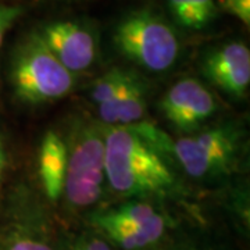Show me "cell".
<instances>
[{
    "instance_id": "cell-12",
    "label": "cell",
    "mask_w": 250,
    "mask_h": 250,
    "mask_svg": "<svg viewBox=\"0 0 250 250\" xmlns=\"http://www.w3.org/2000/svg\"><path fill=\"white\" fill-rule=\"evenodd\" d=\"M175 22L188 29H203L217 17L215 0H168Z\"/></svg>"
},
{
    "instance_id": "cell-15",
    "label": "cell",
    "mask_w": 250,
    "mask_h": 250,
    "mask_svg": "<svg viewBox=\"0 0 250 250\" xmlns=\"http://www.w3.org/2000/svg\"><path fill=\"white\" fill-rule=\"evenodd\" d=\"M6 250H52V248L45 241L27 235V233H17L7 245Z\"/></svg>"
},
{
    "instance_id": "cell-2",
    "label": "cell",
    "mask_w": 250,
    "mask_h": 250,
    "mask_svg": "<svg viewBox=\"0 0 250 250\" xmlns=\"http://www.w3.org/2000/svg\"><path fill=\"white\" fill-rule=\"evenodd\" d=\"M11 83L21 102L43 104L64 98L71 92L74 74L59 62L38 32H32L18 45L14 53Z\"/></svg>"
},
{
    "instance_id": "cell-19",
    "label": "cell",
    "mask_w": 250,
    "mask_h": 250,
    "mask_svg": "<svg viewBox=\"0 0 250 250\" xmlns=\"http://www.w3.org/2000/svg\"><path fill=\"white\" fill-rule=\"evenodd\" d=\"M6 170V150H4V145L0 138V179L3 177V172Z\"/></svg>"
},
{
    "instance_id": "cell-5",
    "label": "cell",
    "mask_w": 250,
    "mask_h": 250,
    "mask_svg": "<svg viewBox=\"0 0 250 250\" xmlns=\"http://www.w3.org/2000/svg\"><path fill=\"white\" fill-rule=\"evenodd\" d=\"M241 146V134L232 126H215L172 143V154L188 175L208 178L233 166Z\"/></svg>"
},
{
    "instance_id": "cell-7",
    "label": "cell",
    "mask_w": 250,
    "mask_h": 250,
    "mask_svg": "<svg viewBox=\"0 0 250 250\" xmlns=\"http://www.w3.org/2000/svg\"><path fill=\"white\" fill-rule=\"evenodd\" d=\"M38 35L65 70L82 72L96 60V39L88 28L74 21H54Z\"/></svg>"
},
{
    "instance_id": "cell-3",
    "label": "cell",
    "mask_w": 250,
    "mask_h": 250,
    "mask_svg": "<svg viewBox=\"0 0 250 250\" xmlns=\"http://www.w3.org/2000/svg\"><path fill=\"white\" fill-rule=\"evenodd\" d=\"M114 43L125 59L153 72L170 70L181 50L174 28L147 9L132 11L118 22Z\"/></svg>"
},
{
    "instance_id": "cell-4",
    "label": "cell",
    "mask_w": 250,
    "mask_h": 250,
    "mask_svg": "<svg viewBox=\"0 0 250 250\" xmlns=\"http://www.w3.org/2000/svg\"><path fill=\"white\" fill-rule=\"evenodd\" d=\"M67 152L64 193L68 203L77 208L95 205L107 181L104 135L92 126L82 128L72 136Z\"/></svg>"
},
{
    "instance_id": "cell-9",
    "label": "cell",
    "mask_w": 250,
    "mask_h": 250,
    "mask_svg": "<svg viewBox=\"0 0 250 250\" xmlns=\"http://www.w3.org/2000/svg\"><path fill=\"white\" fill-rule=\"evenodd\" d=\"M67 143L56 132H47L39 149V178L50 200H59L64 193L67 174Z\"/></svg>"
},
{
    "instance_id": "cell-6",
    "label": "cell",
    "mask_w": 250,
    "mask_h": 250,
    "mask_svg": "<svg viewBox=\"0 0 250 250\" xmlns=\"http://www.w3.org/2000/svg\"><path fill=\"white\" fill-rule=\"evenodd\" d=\"M215 108L210 90L195 78L178 81L160 100L163 116L182 132L195 131L214 114Z\"/></svg>"
},
{
    "instance_id": "cell-11",
    "label": "cell",
    "mask_w": 250,
    "mask_h": 250,
    "mask_svg": "<svg viewBox=\"0 0 250 250\" xmlns=\"http://www.w3.org/2000/svg\"><path fill=\"white\" fill-rule=\"evenodd\" d=\"M93 223H104L157 233L164 236L166 218L147 203H129L95 217Z\"/></svg>"
},
{
    "instance_id": "cell-13",
    "label": "cell",
    "mask_w": 250,
    "mask_h": 250,
    "mask_svg": "<svg viewBox=\"0 0 250 250\" xmlns=\"http://www.w3.org/2000/svg\"><path fill=\"white\" fill-rule=\"evenodd\" d=\"M138 80L139 77L135 72L121 70V68H113L98 78V81L93 83L92 90H90L92 102L96 106L103 104L113 98H116L120 92L131 86Z\"/></svg>"
},
{
    "instance_id": "cell-8",
    "label": "cell",
    "mask_w": 250,
    "mask_h": 250,
    "mask_svg": "<svg viewBox=\"0 0 250 250\" xmlns=\"http://www.w3.org/2000/svg\"><path fill=\"white\" fill-rule=\"evenodd\" d=\"M205 77L232 98H242L250 85V50L243 42L232 41L214 47L202 62Z\"/></svg>"
},
{
    "instance_id": "cell-17",
    "label": "cell",
    "mask_w": 250,
    "mask_h": 250,
    "mask_svg": "<svg viewBox=\"0 0 250 250\" xmlns=\"http://www.w3.org/2000/svg\"><path fill=\"white\" fill-rule=\"evenodd\" d=\"M22 14V9L17 6H0V46L3 43V39L7 34L13 24Z\"/></svg>"
},
{
    "instance_id": "cell-1",
    "label": "cell",
    "mask_w": 250,
    "mask_h": 250,
    "mask_svg": "<svg viewBox=\"0 0 250 250\" xmlns=\"http://www.w3.org/2000/svg\"><path fill=\"white\" fill-rule=\"evenodd\" d=\"M106 178L117 193L129 197L168 195L177 178L167 161L172 143L149 123L113 126L104 135ZM174 156V154H172Z\"/></svg>"
},
{
    "instance_id": "cell-14",
    "label": "cell",
    "mask_w": 250,
    "mask_h": 250,
    "mask_svg": "<svg viewBox=\"0 0 250 250\" xmlns=\"http://www.w3.org/2000/svg\"><path fill=\"white\" fill-rule=\"evenodd\" d=\"M100 231L107 235L111 241L124 250H142L149 248L150 245H154L160 241L163 236L157 233L149 232V231H141L134 228H126L113 224L98 223L95 224Z\"/></svg>"
},
{
    "instance_id": "cell-10",
    "label": "cell",
    "mask_w": 250,
    "mask_h": 250,
    "mask_svg": "<svg viewBox=\"0 0 250 250\" xmlns=\"http://www.w3.org/2000/svg\"><path fill=\"white\" fill-rule=\"evenodd\" d=\"M146 88L142 80L120 92L116 98L98 106V113L103 123L113 126H126L142 121L146 116L147 102L145 98Z\"/></svg>"
},
{
    "instance_id": "cell-18",
    "label": "cell",
    "mask_w": 250,
    "mask_h": 250,
    "mask_svg": "<svg viewBox=\"0 0 250 250\" xmlns=\"http://www.w3.org/2000/svg\"><path fill=\"white\" fill-rule=\"evenodd\" d=\"M75 250H111L108 246L107 242L102 241V239H86L81 243L80 246H77Z\"/></svg>"
},
{
    "instance_id": "cell-16",
    "label": "cell",
    "mask_w": 250,
    "mask_h": 250,
    "mask_svg": "<svg viewBox=\"0 0 250 250\" xmlns=\"http://www.w3.org/2000/svg\"><path fill=\"white\" fill-rule=\"evenodd\" d=\"M224 10L242 21L245 25L250 24V0H221Z\"/></svg>"
}]
</instances>
